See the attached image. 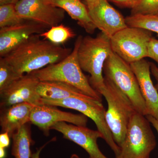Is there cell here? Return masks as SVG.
<instances>
[{
	"label": "cell",
	"mask_w": 158,
	"mask_h": 158,
	"mask_svg": "<svg viewBox=\"0 0 158 158\" xmlns=\"http://www.w3.org/2000/svg\"><path fill=\"white\" fill-rule=\"evenodd\" d=\"M41 38L40 34L34 35L2 58L23 76L60 62L72 52Z\"/></svg>",
	"instance_id": "6da1fadb"
},
{
	"label": "cell",
	"mask_w": 158,
	"mask_h": 158,
	"mask_svg": "<svg viewBox=\"0 0 158 158\" xmlns=\"http://www.w3.org/2000/svg\"><path fill=\"white\" fill-rule=\"evenodd\" d=\"M83 37L80 35L72 52L66 58L32 73L40 81H59L73 86L88 96L102 102V95L91 87L78 60L77 52Z\"/></svg>",
	"instance_id": "7a4b0ae2"
},
{
	"label": "cell",
	"mask_w": 158,
	"mask_h": 158,
	"mask_svg": "<svg viewBox=\"0 0 158 158\" xmlns=\"http://www.w3.org/2000/svg\"><path fill=\"white\" fill-rule=\"evenodd\" d=\"M104 77V86L99 93L108 104L106 122L116 144L120 148L126 135L130 120L136 112L131 101L112 81Z\"/></svg>",
	"instance_id": "3957f363"
},
{
	"label": "cell",
	"mask_w": 158,
	"mask_h": 158,
	"mask_svg": "<svg viewBox=\"0 0 158 158\" xmlns=\"http://www.w3.org/2000/svg\"><path fill=\"white\" fill-rule=\"evenodd\" d=\"M112 52L110 38L101 32L95 37H83L79 46V64L83 71L90 74L89 83L99 93L104 86V65Z\"/></svg>",
	"instance_id": "277c9868"
},
{
	"label": "cell",
	"mask_w": 158,
	"mask_h": 158,
	"mask_svg": "<svg viewBox=\"0 0 158 158\" xmlns=\"http://www.w3.org/2000/svg\"><path fill=\"white\" fill-rule=\"evenodd\" d=\"M103 73L128 98L136 112L147 116L145 102L130 64L113 52L105 62Z\"/></svg>",
	"instance_id": "5b68a950"
},
{
	"label": "cell",
	"mask_w": 158,
	"mask_h": 158,
	"mask_svg": "<svg viewBox=\"0 0 158 158\" xmlns=\"http://www.w3.org/2000/svg\"><path fill=\"white\" fill-rule=\"evenodd\" d=\"M146 116L135 112L128 126L126 135L116 158H150L156 146L155 136Z\"/></svg>",
	"instance_id": "8992f818"
},
{
	"label": "cell",
	"mask_w": 158,
	"mask_h": 158,
	"mask_svg": "<svg viewBox=\"0 0 158 158\" xmlns=\"http://www.w3.org/2000/svg\"><path fill=\"white\" fill-rule=\"evenodd\" d=\"M42 102L44 105L77 110L90 118L94 122L97 130L102 135V139L112 150L116 157L119 154L121 149L114 141L112 133L106 122V110L102 102L89 96L69 98L60 100L42 98Z\"/></svg>",
	"instance_id": "52a82bcc"
},
{
	"label": "cell",
	"mask_w": 158,
	"mask_h": 158,
	"mask_svg": "<svg viewBox=\"0 0 158 158\" xmlns=\"http://www.w3.org/2000/svg\"><path fill=\"white\" fill-rule=\"evenodd\" d=\"M152 37L151 31L127 27L110 38V43L113 52L131 64L148 57V45Z\"/></svg>",
	"instance_id": "ba28073f"
},
{
	"label": "cell",
	"mask_w": 158,
	"mask_h": 158,
	"mask_svg": "<svg viewBox=\"0 0 158 158\" xmlns=\"http://www.w3.org/2000/svg\"><path fill=\"white\" fill-rule=\"evenodd\" d=\"M40 81L33 73L26 74L0 91L1 108L27 102L34 106L44 105L37 91Z\"/></svg>",
	"instance_id": "9c48e42d"
},
{
	"label": "cell",
	"mask_w": 158,
	"mask_h": 158,
	"mask_svg": "<svg viewBox=\"0 0 158 158\" xmlns=\"http://www.w3.org/2000/svg\"><path fill=\"white\" fill-rule=\"evenodd\" d=\"M15 6L22 19L36 22L48 29L61 24L65 17L64 10L45 0H20Z\"/></svg>",
	"instance_id": "30bf717a"
},
{
	"label": "cell",
	"mask_w": 158,
	"mask_h": 158,
	"mask_svg": "<svg viewBox=\"0 0 158 158\" xmlns=\"http://www.w3.org/2000/svg\"><path fill=\"white\" fill-rule=\"evenodd\" d=\"M51 130L61 133L63 138L81 146L89 155L90 158H108L103 154L98 144V138H103L98 130L95 131L86 127L80 126L60 122L53 125Z\"/></svg>",
	"instance_id": "8fae6325"
},
{
	"label": "cell",
	"mask_w": 158,
	"mask_h": 158,
	"mask_svg": "<svg viewBox=\"0 0 158 158\" xmlns=\"http://www.w3.org/2000/svg\"><path fill=\"white\" fill-rule=\"evenodd\" d=\"M88 117L84 114H75L58 110L54 106L43 105L35 106L31 112L30 121L48 136L53 125L60 122L86 127Z\"/></svg>",
	"instance_id": "7c38bea8"
},
{
	"label": "cell",
	"mask_w": 158,
	"mask_h": 158,
	"mask_svg": "<svg viewBox=\"0 0 158 158\" xmlns=\"http://www.w3.org/2000/svg\"><path fill=\"white\" fill-rule=\"evenodd\" d=\"M49 29L39 23L24 20L15 25L0 28V57L25 42L31 37Z\"/></svg>",
	"instance_id": "4fadbf2b"
},
{
	"label": "cell",
	"mask_w": 158,
	"mask_h": 158,
	"mask_svg": "<svg viewBox=\"0 0 158 158\" xmlns=\"http://www.w3.org/2000/svg\"><path fill=\"white\" fill-rule=\"evenodd\" d=\"M88 9L97 29L110 38L128 27L125 18L110 5L107 0H99L95 5Z\"/></svg>",
	"instance_id": "5bb4252c"
},
{
	"label": "cell",
	"mask_w": 158,
	"mask_h": 158,
	"mask_svg": "<svg viewBox=\"0 0 158 158\" xmlns=\"http://www.w3.org/2000/svg\"><path fill=\"white\" fill-rule=\"evenodd\" d=\"M130 64L138 80L147 115L158 120V91L151 77L150 62L144 59Z\"/></svg>",
	"instance_id": "9a60e30c"
},
{
	"label": "cell",
	"mask_w": 158,
	"mask_h": 158,
	"mask_svg": "<svg viewBox=\"0 0 158 158\" xmlns=\"http://www.w3.org/2000/svg\"><path fill=\"white\" fill-rule=\"evenodd\" d=\"M35 106L23 102L1 108V133L7 132L10 138L27 123H31V112Z\"/></svg>",
	"instance_id": "2e32d148"
},
{
	"label": "cell",
	"mask_w": 158,
	"mask_h": 158,
	"mask_svg": "<svg viewBox=\"0 0 158 158\" xmlns=\"http://www.w3.org/2000/svg\"><path fill=\"white\" fill-rule=\"evenodd\" d=\"M47 2L63 9L89 34L97 29L89 15L87 6L80 0H45Z\"/></svg>",
	"instance_id": "e0dca14e"
},
{
	"label": "cell",
	"mask_w": 158,
	"mask_h": 158,
	"mask_svg": "<svg viewBox=\"0 0 158 158\" xmlns=\"http://www.w3.org/2000/svg\"><path fill=\"white\" fill-rule=\"evenodd\" d=\"M37 91L41 98L49 99L88 96L72 85L59 81H40Z\"/></svg>",
	"instance_id": "ac0fdd59"
},
{
	"label": "cell",
	"mask_w": 158,
	"mask_h": 158,
	"mask_svg": "<svg viewBox=\"0 0 158 158\" xmlns=\"http://www.w3.org/2000/svg\"><path fill=\"white\" fill-rule=\"evenodd\" d=\"M31 123L20 128L11 137V154L15 158H31V146L34 142L31 136Z\"/></svg>",
	"instance_id": "d6986e66"
},
{
	"label": "cell",
	"mask_w": 158,
	"mask_h": 158,
	"mask_svg": "<svg viewBox=\"0 0 158 158\" xmlns=\"http://www.w3.org/2000/svg\"><path fill=\"white\" fill-rule=\"evenodd\" d=\"M40 36L43 39L60 45L74 38L76 34L72 29L61 23L52 27L40 34Z\"/></svg>",
	"instance_id": "ffe728a7"
},
{
	"label": "cell",
	"mask_w": 158,
	"mask_h": 158,
	"mask_svg": "<svg viewBox=\"0 0 158 158\" xmlns=\"http://www.w3.org/2000/svg\"><path fill=\"white\" fill-rule=\"evenodd\" d=\"M128 27L145 29L158 35V16L148 15H131L125 18Z\"/></svg>",
	"instance_id": "44dd1931"
},
{
	"label": "cell",
	"mask_w": 158,
	"mask_h": 158,
	"mask_svg": "<svg viewBox=\"0 0 158 158\" xmlns=\"http://www.w3.org/2000/svg\"><path fill=\"white\" fill-rule=\"evenodd\" d=\"M24 20L18 14L15 4L0 5V28L15 25Z\"/></svg>",
	"instance_id": "7402d4cb"
},
{
	"label": "cell",
	"mask_w": 158,
	"mask_h": 158,
	"mask_svg": "<svg viewBox=\"0 0 158 158\" xmlns=\"http://www.w3.org/2000/svg\"><path fill=\"white\" fill-rule=\"evenodd\" d=\"M23 76L19 74L2 57H0V91Z\"/></svg>",
	"instance_id": "603a6c76"
},
{
	"label": "cell",
	"mask_w": 158,
	"mask_h": 158,
	"mask_svg": "<svg viewBox=\"0 0 158 158\" xmlns=\"http://www.w3.org/2000/svg\"><path fill=\"white\" fill-rule=\"evenodd\" d=\"M148 15L158 16V0H141L131 9V15Z\"/></svg>",
	"instance_id": "cb8c5ba5"
},
{
	"label": "cell",
	"mask_w": 158,
	"mask_h": 158,
	"mask_svg": "<svg viewBox=\"0 0 158 158\" xmlns=\"http://www.w3.org/2000/svg\"><path fill=\"white\" fill-rule=\"evenodd\" d=\"M148 58L153 60L158 67V40L152 37L148 45Z\"/></svg>",
	"instance_id": "d4e9b609"
},
{
	"label": "cell",
	"mask_w": 158,
	"mask_h": 158,
	"mask_svg": "<svg viewBox=\"0 0 158 158\" xmlns=\"http://www.w3.org/2000/svg\"><path fill=\"white\" fill-rule=\"evenodd\" d=\"M116 4L117 6L123 8L133 9L140 2L141 0H107Z\"/></svg>",
	"instance_id": "484cf974"
},
{
	"label": "cell",
	"mask_w": 158,
	"mask_h": 158,
	"mask_svg": "<svg viewBox=\"0 0 158 158\" xmlns=\"http://www.w3.org/2000/svg\"><path fill=\"white\" fill-rule=\"evenodd\" d=\"M10 138L8 133H1L0 134V148L6 149L9 147L10 143Z\"/></svg>",
	"instance_id": "4316f807"
},
{
	"label": "cell",
	"mask_w": 158,
	"mask_h": 158,
	"mask_svg": "<svg viewBox=\"0 0 158 158\" xmlns=\"http://www.w3.org/2000/svg\"><path fill=\"white\" fill-rule=\"evenodd\" d=\"M151 73L156 81V88L158 91V67L155 63L150 62Z\"/></svg>",
	"instance_id": "83f0119b"
},
{
	"label": "cell",
	"mask_w": 158,
	"mask_h": 158,
	"mask_svg": "<svg viewBox=\"0 0 158 158\" xmlns=\"http://www.w3.org/2000/svg\"><path fill=\"white\" fill-rule=\"evenodd\" d=\"M146 118L148 119V121L152 125V126L155 129L158 135V120H157L154 117L150 115L146 116Z\"/></svg>",
	"instance_id": "f1b7e54d"
},
{
	"label": "cell",
	"mask_w": 158,
	"mask_h": 158,
	"mask_svg": "<svg viewBox=\"0 0 158 158\" xmlns=\"http://www.w3.org/2000/svg\"><path fill=\"white\" fill-rule=\"evenodd\" d=\"M54 139H55V138H53L52 140H51L50 141H49L48 142H47L46 144H44V145H43V146L40 148H37V150L36 151V152H35L34 153H32L31 158H40V152H41V151H42V149L45 147V146L47 145V144H48L49 142L53 141V140H54Z\"/></svg>",
	"instance_id": "f546056e"
},
{
	"label": "cell",
	"mask_w": 158,
	"mask_h": 158,
	"mask_svg": "<svg viewBox=\"0 0 158 158\" xmlns=\"http://www.w3.org/2000/svg\"><path fill=\"white\" fill-rule=\"evenodd\" d=\"M20 0H0V5L5 4H15L18 2Z\"/></svg>",
	"instance_id": "4dcf8cb0"
},
{
	"label": "cell",
	"mask_w": 158,
	"mask_h": 158,
	"mask_svg": "<svg viewBox=\"0 0 158 158\" xmlns=\"http://www.w3.org/2000/svg\"><path fill=\"white\" fill-rule=\"evenodd\" d=\"M88 9L94 6L98 2L99 0H85Z\"/></svg>",
	"instance_id": "1f68e13d"
},
{
	"label": "cell",
	"mask_w": 158,
	"mask_h": 158,
	"mask_svg": "<svg viewBox=\"0 0 158 158\" xmlns=\"http://www.w3.org/2000/svg\"><path fill=\"white\" fill-rule=\"evenodd\" d=\"M6 155V149L0 148V158H5Z\"/></svg>",
	"instance_id": "d6a6232c"
},
{
	"label": "cell",
	"mask_w": 158,
	"mask_h": 158,
	"mask_svg": "<svg viewBox=\"0 0 158 158\" xmlns=\"http://www.w3.org/2000/svg\"><path fill=\"white\" fill-rule=\"evenodd\" d=\"M69 158H81L79 156H78L76 154H73L72 155L70 156V157Z\"/></svg>",
	"instance_id": "836d02e7"
}]
</instances>
